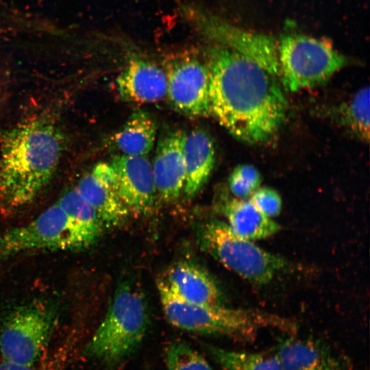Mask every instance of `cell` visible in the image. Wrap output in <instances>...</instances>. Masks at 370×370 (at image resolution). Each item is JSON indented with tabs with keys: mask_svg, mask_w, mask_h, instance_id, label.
I'll use <instances>...</instances> for the list:
<instances>
[{
	"mask_svg": "<svg viewBox=\"0 0 370 370\" xmlns=\"http://www.w3.org/2000/svg\"><path fill=\"white\" fill-rule=\"evenodd\" d=\"M210 44L204 56L211 115L241 140L267 141L280 128L287 111L275 76L232 49Z\"/></svg>",
	"mask_w": 370,
	"mask_h": 370,
	"instance_id": "1",
	"label": "cell"
},
{
	"mask_svg": "<svg viewBox=\"0 0 370 370\" xmlns=\"http://www.w3.org/2000/svg\"><path fill=\"white\" fill-rule=\"evenodd\" d=\"M64 149L60 128L47 116L23 121L0 145V210L13 212L33 201L55 173Z\"/></svg>",
	"mask_w": 370,
	"mask_h": 370,
	"instance_id": "2",
	"label": "cell"
},
{
	"mask_svg": "<svg viewBox=\"0 0 370 370\" xmlns=\"http://www.w3.org/2000/svg\"><path fill=\"white\" fill-rule=\"evenodd\" d=\"M157 287L167 321L184 330L224 335L242 341L255 340L258 333L264 328L278 329L290 334L297 331L293 320L275 314L186 301L176 295L163 278L158 281Z\"/></svg>",
	"mask_w": 370,
	"mask_h": 370,
	"instance_id": "3",
	"label": "cell"
},
{
	"mask_svg": "<svg viewBox=\"0 0 370 370\" xmlns=\"http://www.w3.org/2000/svg\"><path fill=\"white\" fill-rule=\"evenodd\" d=\"M149 321L143 295L130 285L122 284L115 291L106 314L86 351L106 364H119L139 347Z\"/></svg>",
	"mask_w": 370,
	"mask_h": 370,
	"instance_id": "4",
	"label": "cell"
},
{
	"mask_svg": "<svg viewBox=\"0 0 370 370\" xmlns=\"http://www.w3.org/2000/svg\"><path fill=\"white\" fill-rule=\"evenodd\" d=\"M97 238L56 201L35 219L0 234V260L39 250H77Z\"/></svg>",
	"mask_w": 370,
	"mask_h": 370,
	"instance_id": "5",
	"label": "cell"
},
{
	"mask_svg": "<svg viewBox=\"0 0 370 370\" xmlns=\"http://www.w3.org/2000/svg\"><path fill=\"white\" fill-rule=\"evenodd\" d=\"M199 238L206 252L229 270L255 284L269 283L289 265L285 258L236 235L223 221L215 220L202 225Z\"/></svg>",
	"mask_w": 370,
	"mask_h": 370,
	"instance_id": "6",
	"label": "cell"
},
{
	"mask_svg": "<svg viewBox=\"0 0 370 370\" xmlns=\"http://www.w3.org/2000/svg\"><path fill=\"white\" fill-rule=\"evenodd\" d=\"M278 47L280 77L291 92L325 84L348 62L330 44L306 35H282Z\"/></svg>",
	"mask_w": 370,
	"mask_h": 370,
	"instance_id": "7",
	"label": "cell"
},
{
	"mask_svg": "<svg viewBox=\"0 0 370 370\" xmlns=\"http://www.w3.org/2000/svg\"><path fill=\"white\" fill-rule=\"evenodd\" d=\"M179 12L210 43L232 49L254 61L270 74L280 77L278 40L273 36L236 26L195 3L180 5Z\"/></svg>",
	"mask_w": 370,
	"mask_h": 370,
	"instance_id": "8",
	"label": "cell"
},
{
	"mask_svg": "<svg viewBox=\"0 0 370 370\" xmlns=\"http://www.w3.org/2000/svg\"><path fill=\"white\" fill-rule=\"evenodd\" d=\"M56 314L53 306L42 301L29 302L14 309L0 332L3 360L34 366L47 348Z\"/></svg>",
	"mask_w": 370,
	"mask_h": 370,
	"instance_id": "9",
	"label": "cell"
},
{
	"mask_svg": "<svg viewBox=\"0 0 370 370\" xmlns=\"http://www.w3.org/2000/svg\"><path fill=\"white\" fill-rule=\"evenodd\" d=\"M166 95L174 109L193 117L211 115L209 75L206 61L185 52L167 63Z\"/></svg>",
	"mask_w": 370,
	"mask_h": 370,
	"instance_id": "10",
	"label": "cell"
},
{
	"mask_svg": "<svg viewBox=\"0 0 370 370\" xmlns=\"http://www.w3.org/2000/svg\"><path fill=\"white\" fill-rule=\"evenodd\" d=\"M110 164L114 173L115 190L130 213L150 212L158 195L152 164L147 158L120 154Z\"/></svg>",
	"mask_w": 370,
	"mask_h": 370,
	"instance_id": "11",
	"label": "cell"
},
{
	"mask_svg": "<svg viewBox=\"0 0 370 370\" xmlns=\"http://www.w3.org/2000/svg\"><path fill=\"white\" fill-rule=\"evenodd\" d=\"M75 188L95 210L103 227L118 226L129 216V210L115 190L114 173L110 164H97Z\"/></svg>",
	"mask_w": 370,
	"mask_h": 370,
	"instance_id": "12",
	"label": "cell"
},
{
	"mask_svg": "<svg viewBox=\"0 0 370 370\" xmlns=\"http://www.w3.org/2000/svg\"><path fill=\"white\" fill-rule=\"evenodd\" d=\"M186 134L181 130L170 132L157 144L152 169L158 197L165 202L176 199L183 192Z\"/></svg>",
	"mask_w": 370,
	"mask_h": 370,
	"instance_id": "13",
	"label": "cell"
},
{
	"mask_svg": "<svg viewBox=\"0 0 370 370\" xmlns=\"http://www.w3.org/2000/svg\"><path fill=\"white\" fill-rule=\"evenodd\" d=\"M116 84L119 96L126 101L154 103L166 95L165 72L155 64L140 58L128 62Z\"/></svg>",
	"mask_w": 370,
	"mask_h": 370,
	"instance_id": "14",
	"label": "cell"
},
{
	"mask_svg": "<svg viewBox=\"0 0 370 370\" xmlns=\"http://www.w3.org/2000/svg\"><path fill=\"white\" fill-rule=\"evenodd\" d=\"M281 370H349L347 362L320 342L288 337L275 352Z\"/></svg>",
	"mask_w": 370,
	"mask_h": 370,
	"instance_id": "15",
	"label": "cell"
},
{
	"mask_svg": "<svg viewBox=\"0 0 370 370\" xmlns=\"http://www.w3.org/2000/svg\"><path fill=\"white\" fill-rule=\"evenodd\" d=\"M184 155L186 177L183 189L193 197L208 180L215 162V149L210 135L201 129L186 134Z\"/></svg>",
	"mask_w": 370,
	"mask_h": 370,
	"instance_id": "16",
	"label": "cell"
},
{
	"mask_svg": "<svg viewBox=\"0 0 370 370\" xmlns=\"http://www.w3.org/2000/svg\"><path fill=\"white\" fill-rule=\"evenodd\" d=\"M163 279L176 295L186 301L219 304L220 292L214 281L192 263L182 262L173 265Z\"/></svg>",
	"mask_w": 370,
	"mask_h": 370,
	"instance_id": "17",
	"label": "cell"
},
{
	"mask_svg": "<svg viewBox=\"0 0 370 370\" xmlns=\"http://www.w3.org/2000/svg\"><path fill=\"white\" fill-rule=\"evenodd\" d=\"M227 224L241 238L254 241L270 237L280 226L260 211L249 199L234 198L223 207Z\"/></svg>",
	"mask_w": 370,
	"mask_h": 370,
	"instance_id": "18",
	"label": "cell"
},
{
	"mask_svg": "<svg viewBox=\"0 0 370 370\" xmlns=\"http://www.w3.org/2000/svg\"><path fill=\"white\" fill-rule=\"evenodd\" d=\"M156 136L154 121L147 112L137 110L113 135L112 143L122 154L146 156L153 148Z\"/></svg>",
	"mask_w": 370,
	"mask_h": 370,
	"instance_id": "19",
	"label": "cell"
},
{
	"mask_svg": "<svg viewBox=\"0 0 370 370\" xmlns=\"http://www.w3.org/2000/svg\"><path fill=\"white\" fill-rule=\"evenodd\" d=\"M212 358L226 370H281L275 353H251L231 351L210 346Z\"/></svg>",
	"mask_w": 370,
	"mask_h": 370,
	"instance_id": "20",
	"label": "cell"
},
{
	"mask_svg": "<svg viewBox=\"0 0 370 370\" xmlns=\"http://www.w3.org/2000/svg\"><path fill=\"white\" fill-rule=\"evenodd\" d=\"M168 370H213L196 350L183 342H173L165 352Z\"/></svg>",
	"mask_w": 370,
	"mask_h": 370,
	"instance_id": "21",
	"label": "cell"
},
{
	"mask_svg": "<svg viewBox=\"0 0 370 370\" xmlns=\"http://www.w3.org/2000/svg\"><path fill=\"white\" fill-rule=\"evenodd\" d=\"M369 88H362L354 96L346 111L349 127L363 140L369 138Z\"/></svg>",
	"mask_w": 370,
	"mask_h": 370,
	"instance_id": "22",
	"label": "cell"
},
{
	"mask_svg": "<svg viewBox=\"0 0 370 370\" xmlns=\"http://www.w3.org/2000/svg\"><path fill=\"white\" fill-rule=\"evenodd\" d=\"M261 183V175L251 164L238 165L228 178L230 190L238 199H247L257 190Z\"/></svg>",
	"mask_w": 370,
	"mask_h": 370,
	"instance_id": "23",
	"label": "cell"
},
{
	"mask_svg": "<svg viewBox=\"0 0 370 370\" xmlns=\"http://www.w3.org/2000/svg\"><path fill=\"white\" fill-rule=\"evenodd\" d=\"M249 197L253 204L268 217H273L280 213L282 199L273 188L259 187Z\"/></svg>",
	"mask_w": 370,
	"mask_h": 370,
	"instance_id": "24",
	"label": "cell"
},
{
	"mask_svg": "<svg viewBox=\"0 0 370 370\" xmlns=\"http://www.w3.org/2000/svg\"><path fill=\"white\" fill-rule=\"evenodd\" d=\"M0 370H39L34 366L21 365L3 360L0 362Z\"/></svg>",
	"mask_w": 370,
	"mask_h": 370,
	"instance_id": "25",
	"label": "cell"
}]
</instances>
